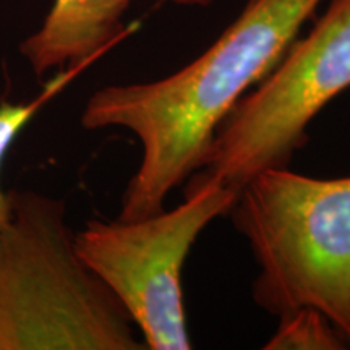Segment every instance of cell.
<instances>
[{"label": "cell", "mask_w": 350, "mask_h": 350, "mask_svg": "<svg viewBox=\"0 0 350 350\" xmlns=\"http://www.w3.org/2000/svg\"><path fill=\"white\" fill-rule=\"evenodd\" d=\"M326 0H248L203 54L172 75L109 85L85 104L81 126H120L142 144V161L122 195L120 221L165 209L169 193L203 167L232 109L281 60Z\"/></svg>", "instance_id": "1"}, {"label": "cell", "mask_w": 350, "mask_h": 350, "mask_svg": "<svg viewBox=\"0 0 350 350\" xmlns=\"http://www.w3.org/2000/svg\"><path fill=\"white\" fill-rule=\"evenodd\" d=\"M0 229V350H143L129 313L77 252L64 200L13 190Z\"/></svg>", "instance_id": "2"}, {"label": "cell", "mask_w": 350, "mask_h": 350, "mask_svg": "<svg viewBox=\"0 0 350 350\" xmlns=\"http://www.w3.org/2000/svg\"><path fill=\"white\" fill-rule=\"evenodd\" d=\"M229 214L258 262L255 304L278 318L318 310L350 344V175L266 169L240 188Z\"/></svg>", "instance_id": "3"}, {"label": "cell", "mask_w": 350, "mask_h": 350, "mask_svg": "<svg viewBox=\"0 0 350 350\" xmlns=\"http://www.w3.org/2000/svg\"><path fill=\"white\" fill-rule=\"evenodd\" d=\"M326 2L310 31L232 109L193 175L239 191L262 170L288 167L314 117L349 90L350 0Z\"/></svg>", "instance_id": "4"}, {"label": "cell", "mask_w": 350, "mask_h": 350, "mask_svg": "<svg viewBox=\"0 0 350 350\" xmlns=\"http://www.w3.org/2000/svg\"><path fill=\"white\" fill-rule=\"evenodd\" d=\"M185 201L137 221L91 219L75 234L88 268L119 299L146 349L188 350L182 274L191 247L217 217L229 214L237 191L191 175Z\"/></svg>", "instance_id": "5"}, {"label": "cell", "mask_w": 350, "mask_h": 350, "mask_svg": "<svg viewBox=\"0 0 350 350\" xmlns=\"http://www.w3.org/2000/svg\"><path fill=\"white\" fill-rule=\"evenodd\" d=\"M138 0H54L41 28L20 44L21 55L42 77L51 70L86 68L124 34V16ZM208 7L214 0H154Z\"/></svg>", "instance_id": "6"}, {"label": "cell", "mask_w": 350, "mask_h": 350, "mask_svg": "<svg viewBox=\"0 0 350 350\" xmlns=\"http://www.w3.org/2000/svg\"><path fill=\"white\" fill-rule=\"evenodd\" d=\"M349 344L325 314L300 308L279 318V326L265 349L268 350H340Z\"/></svg>", "instance_id": "7"}, {"label": "cell", "mask_w": 350, "mask_h": 350, "mask_svg": "<svg viewBox=\"0 0 350 350\" xmlns=\"http://www.w3.org/2000/svg\"><path fill=\"white\" fill-rule=\"evenodd\" d=\"M85 68H65L60 70L49 83H46L42 91L36 98L21 104H0V167H2L3 157H5L8 148L15 142L21 130L28 125L41 109L46 106L52 98H55L78 73ZM12 216V193L3 191L0 185V229L7 224Z\"/></svg>", "instance_id": "8"}]
</instances>
